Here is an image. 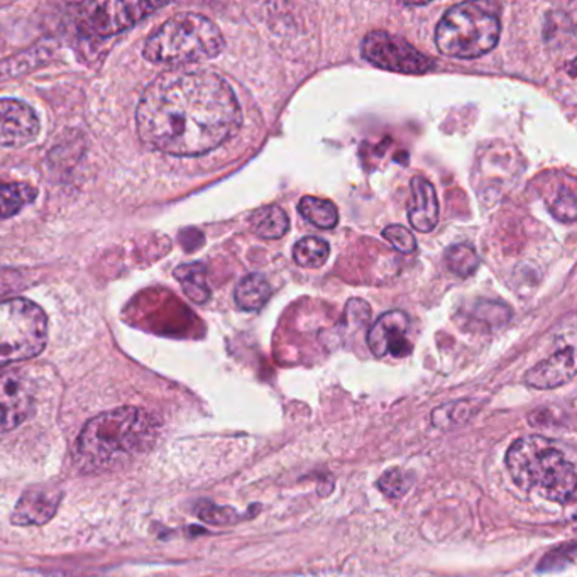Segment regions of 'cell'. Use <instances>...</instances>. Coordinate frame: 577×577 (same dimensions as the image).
I'll list each match as a JSON object with an SVG mask.
<instances>
[{"instance_id":"obj_1","label":"cell","mask_w":577,"mask_h":577,"mask_svg":"<svg viewBox=\"0 0 577 577\" xmlns=\"http://www.w3.org/2000/svg\"><path fill=\"white\" fill-rule=\"evenodd\" d=\"M136 122L137 134L149 148L171 156H200L236 134L241 109L222 76L173 70L146 88Z\"/></svg>"},{"instance_id":"obj_2","label":"cell","mask_w":577,"mask_h":577,"mask_svg":"<svg viewBox=\"0 0 577 577\" xmlns=\"http://www.w3.org/2000/svg\"><path fill=\"white\" fill-rule=\"evenodd\" d=\"M151 430V418L142 408L121 407L91 418L76 442V466L85 472L114 469L137 454Z\"/></svg>"},{"instance_id":"obj_3","label":"cell","mask_w":577,"mask_h":577,"mask_svg":"<svg viewBox=\"0 0 577 577\" xmlns=\"http://www.w3.org/2000/svg\"><path fill=\"white\" fill-rule=\"evenodd\" d=\"M506 467L513 481L527 493H537L563 505L576 498V464L545 437L518 439L508 449Z\"/></svg>"},{"instance_id":"obj_4","label":"cell","mask_w":577,"mask_h":577,"mask_svg":"<svg viewBox=\"0 0 577 577\" xmlns=\"http://www.w3.org/2000/svg\"><path fill=\"white\" fill-rule=\"evenodd\" d=\"M224 36L206 15H173L149 36L145 45L146 60L158 65H191L212 60L224 50Z\"/></svg>"},{"instance_id":"obj_5","label":"cell","mask_w":577,"mask_h":577,"mask_svg":"<svg viewBox=\"0 0 577 577\" xmlns=\"http://www.w3.org/2000/svg\"><path fill=\"white\" fill-rule=\"evenodd\" d=\"M502 24L479 4L449 9L435 30L437 50L451 58H478L490 53L500 41Z\"/></svg>"},{"instance_id":"obj_6","label":"cell","mask_w":577,"mask_h":577,"mask_svg":"<svg viewBox=\"0 0 577 577\" xmlns=\"http://www.w3.org/2000/svg\"><path fill=\"white\" fill-rule=\"evenodd\" d=\"M46 341L48 319L41 307L24 298L0 302V368L33 359Z\"/></svg>"},{"instance_id":"obj_7","label":"cell","mask_w":577,"mask_h":577,"mask_svg":"<svg viewBox=\"0 0 577 577\" xmlns=\"http://www.w3.org/2000/svg\"><path fill=\"white\" fill-rule=\"evenodd\" d=\"M361 50L363 57L371 65L405 75H423L435 65L432 58L420 53L410 42L384 30L369 33L363 41Z\"/></svg>"},{"instance_id":"obj_8","label":"cell","mask_w":577,"mask_h":577,"mask_svg":"<svg viewBox=\"0 0 577 577\" xmlns=\"http://www.w3.org/2000/svg\"><path fill=\"white\" fill-rule=\"evenodd\" d=\"M163 4L152 2H102L90 4L84 14L85 29L91 35L112 36L148 17Z\"/></svg>"},{"instance_id":"obj_9","label":"cell","mask_w":577,"mask_h":577,"mask_svg":"<svg viewBox=\"0 0 577 577\" xmlns=\"http://www.w3.org/2000/svg\"><path fill=\"white\" fill-rule=\"evenodd\" d=\"M35 408L29 383L15 372L0 375V433L26 422Z\"/></svg>"},{"instance_id":"obj_10","label":"cell","mask_w":577,"mask_h":577,"mask_svg":"<svg viewBox=\"0 0 577 577\" xmlns=\"http://www.w3.org/2000/svg\"><path fill=\"white\" fill-rule=\"evenodd\" d=\"M408 329H410V320L405 311H386L369 331V349L377 357L407 356L412 351V344L407 339Z\"/></svg>"},{"instance_id":"obj_11","label":"cell","mask_w":577,"mask_h":577,"mask_svg":"<svg viewBox=\"0 0 577 577\" xmlns=\"http://www.w3.org/2000/svg\"><path fill=\"white\" fill-rule=\"evenodd\" d=\"M41 124L33 107L15 99H0V146L17 148L35 142Z\"/></svg>"},{"instance_id":"obj_12","label":"cell","mask_w":577,"mask_h":577,"mask_svg":"<svg viewBox=\"0 0 577 577\" xmlns=\"http://www.w3.org/2000/svg\"><path fill=\"white\" fill-rule=\"evenodd\" d=\"M574 377H576V357H574V347H567L533 366L525 375V383L536 390H552L569 383Z\"/></svg>"},{"instance_id":"obj_13","label":"cell","mask_w":577,"mask_h":577,"mask_svg":"<svg viewBox=\"0 0 577 577\" xmlns=\"http://www.w3.org/2000/svg\"><path fill=\"white\" fill-rule=\"evenodd\" d=\"M61 502V491L29 490L21 496L12 513V524L14 525H42L48 524L57 515L58 506Z\"/></svg>"},{"instance_id":"obj_14","label":"cell","mask_w":577,"mask_h":577,"mask_svg":"<svg viewBox=\"0 0 577 577\" xmlns=\"http://www.w3.org/2000/svg\"><path fill=\"white\" fill-rule=\"evenodd\" d=\"M412 200L408 207V221L418 232H430L439 224V200L435 188L423 176L412 180Z\"/></svg>"},{"instance_id":"obj_15","label":"cell","mask_w":577,"mask_h":577,"mask_svg":"<svg viewBox=\"0 0 577 577\" xmlns=\"http://www.w3.org/2000/svg\"><path fill=\"white\" fill-rule=\"evenodd\" d=\"M271 286L262 274H247L236 288V304L241 310H261L270 300Z\"/></svg>"},{"instance_id":"obj_16","label":"cell","mask_w":577,"mask_h":577,"mask_svg":"<svg viewBox=\"0 0 577 577\" xmlns=\"http://www.w3.org/2000/svg\"><path fill=\"white\" fill-rule=\"evenodd\" d=\"M253 229L262 240H280L288 232L290 219L282 207H262L253 216Z\"/></svg>"},{"instance_id":"obj_17","label":"cell","mask_w":577,"mask_h":577,"mask_svg":"<svg viewBox=\"0 0 577 577\" xmlns=\"http://www.w3.org/2000/svg\"><path fill=\"white\" fill-rule=\"evenodd\" d=\"M176 280L182 283L183 292L195 304H206L210 298V288L207 285L206 268L194 262V265H183L176 268Z\"/></svg>"},{"instance_id":"obj_18","label":"cell","mask_w":577,"mask_h":577,"mask_svg":"<svg viewBox=\"0 0 577 577\" xmlns=\"http://www.w3.org/2000/svg\"><path fill=\"white\" fill-rule=\"evenodd\" d=\"M35 198V188L26 183L0 182V219L20 213Z\"/></svg>"},{"instance_id":"obj_19","label":"cell","mask_w":577,"mask_h":577,"mask_svg":"<svg viewBox=\"0 0 577 577\" xmlns=\"http://www.w3.org/2000/svg\"><path fill=\"white\" fill-rule=\"evenodd\" d=\"M298 210L316 228L334 229L337 225V207L332 201L319 197H304L298 204Z\"/></svg>"},{"instance_id":"obj_20","label":"cell","mask_w":577,"mask_h":577,"mask_svg":"<svg viewBox=\"0 0 577 577\" xmlns=\"http://www.w3.org/2000/svg\"><path fill=\"white\" fill-rule=\"evenodd\" d=\"M329 255H331V247L319 237H305L293 247V259H295L296 265L302 268H310V270L322 268L329 259Z\"/></svg>"},{"instance_id":"obj_21","label":"cell","mask_w":577,"mask_h":577,"mask_svg":"<svg viewBox=\"0 0 577 577\" xmlns=\"http://www.w3.org/2000/svg\"><path fill=\"white\" fill-rule=\"evenodd\" d=\"M471 415V402L461 400V402L447 403V405L435 408L432 414V423L437 429H452V427L467 422V418Z\"/></svg>"},{"instance_id":"obj_22","label":"cell","mask_w":577,"mask_h":577,"mask_svg":"<svg viewBox=\"0 0 577 577\" xmlns=\"http://www.w3.org/2000/svg\"><path fill=\"white\" fill-rule=\"evenodd\" d=\"M445 262H447L449 270L456 273L457 277H469L475 273L479 267V258L472 247L466 244H456V246L449 247L445 253Z\"/></svg>"},{"instance_id":"obj_23","label":"cell","mask_w":577,"mask_h":577,"mask_svg":"<svg viewBox=\"0 0 577 577\" xmlns=\"http://www.w3.org/2000/svg\"><path fill=\"white\" fill-rule=\"evenodd\" d=\"M378 487L384 494L392 498H402L412 487V476L402 469H392L384 472L378 481Z\"/></svg>"},{"instance_id":"obj_24","label":"cell","mask_w":577,"mask_h":577,"mask_svg":"<svg viewBox=\"0 0 577 577\" xmlns=\"http://www.w3.org/2000/svg\"><path fill=\"white\" fill-rule=\"evenodd\" d=\"M384 240L390 241L392 246L395 247L396 251L403 253V255H410L417 249V240L408 229L403 225H388L383 231Z\"/></svg>"},{"instance_id":"obj_25","label":"cell","mask_w":577,"mask_h":577,"mask_svg":"<svg viewBox=\"0 0 577 577\" xmlns=\"http://www.w3.org/2000/svg\"><path fill=\"white\" fill-rule=\"evenodd\" d=\"M201 520L209 521V524L224 525L234 524L237 518H241L234 510L222 508V506H207L200 510Z\"/></svg>"}]
</instances>
